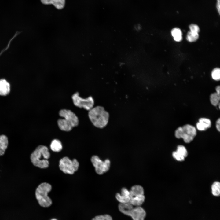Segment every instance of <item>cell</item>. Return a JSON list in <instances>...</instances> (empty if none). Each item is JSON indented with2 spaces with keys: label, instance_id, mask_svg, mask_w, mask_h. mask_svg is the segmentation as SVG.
I'll use <instances>...</instances> for the list:
<instances>
[{
  "label": "cell",
  "instance_id": "6da1fadb",
  "mask_svg": "<svg viewBox=\"0 0 220 220\" xmlns=\"http://www.w3.org/2000/svg\"><path fill=\"white\" fill-rule=\"evenodd\" d=\"M60 116L63 118L57 121L59 128L66 131L71 130L72 128L77 126L79 121L78 117L73 112L69 110L62 109L59 112Z\"/></svg>",
  "mask_w": 220,
  "mask_h": 220
},
{
  "label": "cell",
  "instance_id": "7a4b0ae2",
  "mask_svg": "<svg viewBox=\"0 0 220 220\" xmlns=\"http://www.w3.org/2000/svg\"><path fill=\"white\" fill-rule=\"evenodd\" d=\"M50 157L48 148L40 145L37 147L30 156V160L33 164L41 168H47L49 165L48 159Z\"/></svg>",
  "mask_w": 220,
  "mask_h": 220
},
{
  "label": "cell",
  "instance_id": "3957f363",
  "mask_svg": "<svg viewBox=\"0 0 220 220\" xmlns=\"http://www.w3.org/2000/svg\"><path fill=\"white\" fill-rule=\"evenodd\" d=\"M89 118L93 124L96 127L102 128L107 125L109 117L108 113L104 108L97 106L89 110Z\"/></svg>",
  "mask_w": 220,
  "mask_h": 220
},
{
  "label": "cell",
  "instance_id": "277c9868",
  "mask_svg": "<svg viewBox=\"0 0 220 220\" xmlns=\"http://www.w3.org/2000/svg\"><path fill=\"white\" fill-rule=\"evenodd\" d=\"M133 206L129 203H120L118 208L121 212L130 216L133 220H144L146 215L145 210L140 206Z\"/></svg>",
  "mask_w": 220,
  "mask_h": 220
},
{
  "label": "cell",
  "instance_id": "5b68a950",
  "mask_svg": "<svg viewBox=\"0 0 220 220\" xmlns=\"http://www.w3.org/2000/svg\"><path fill=\"white\" fill-rule=\"evenodd\" d=\"M52 189V186L46 182L40 184L36 189L35 195L39 204L42 207H49L52 204V201L48 196V193Z\"/></svg>",
  "mask_w": 220,
  "mask_h": 220
},
{
  "label": "cell",
  "instance_id": "8992f818",
  "mask_svg": "<svg viewBox=\"0 0 220 220\" xmlns=\"http://www.w3.org/2000/svg\"><path fill=\"white\" fill-rule=\"evenodd\" d=\"M196 134L195 127L189 124H186L178 127L176 130L175 135L178 138H182L185 142L189 143L192 141Z\"/></svg>",
  "mask_w": 220,
  "mask_h": 220
},
{
  "label": "cell",
  "instance_id": "52a82bcc",
  "mask_svg": "<svg viewBox=\"0 0 220 220\" xmlns=\"http://www.w3.org/2000/svg\"><path fill=\"white\" fill-rule=\"evenodd\" d=\"M79 166V163L76 159L71 160L67 157L63 158L59 161V168L65 174H73L78 170Z\"/></svg>",
  "mask_w": 220,
  "mask_h": 220
},
{
  "label": "cell",
  "instance_id": "ba28073f",
  "mask_svg": "<svg viewBox=\"0 0 220 220\" xmlns=\"http://www.w3.org/2000/svg\"><path fill=\"white\" fill-rule=\"evenodd\" d=\"M72 99L75 106L87 110L92 108L94 104V100L91 96L83 98L80 97L78 92L74 94L72 96Z\"/></svg>",
  "mask_w": 220,
  "mask_h": 220
},
{
  "label": "cell",
  "instance_id": "9c48e42d",
  "mask_svg": "<svg viewBox=\"0 0 220 220\" xmlns=\"http://www.w3.org/2000/svg\"><path fill=\"white\" fill-rule=\"evenodd\" d=\"M91 160L95 168L96 172L99 174H103L110 168V162L108 159L103 161L97 156L94 155L92 157Z\"/></svg>",
  "mask_w": 220,
  "mask_h": 220
},
{
  "label": "cell",
  "instance_id": "30bf717a",
  "mask_svg": "<svg viewBox=\"0 0 220 220\" xmlns=\"http://www.w3.org/2000/svg\"><path fill=\"white\" fill-rule=\"evenodd\" d=\"M188 155V152L186 148L183 145H179L177 150L173 152L172 156L174 158L178 161H182L184 160Z\"/></svg>",
  "mask_w": 220,
  "mask_h": 220
},
{
  "label": "cell",
  "instance_id": "8fae6325",
  "mask_svg": "<svg viewBox=\"0 0 220 220\" xmlns=\"http://www.w3.org/2000/svg\"><path fill=\"white\" fill-rule=\"evenodd\" d=\"M116 197L120 203H129L130 199L129 191L126 188H123L121 190V194L117 193Z\"/></svg>",
  "mask_w": 220,
  "mask_h": 220
},
{
  "label": "cell",
  "instance_id": "7c38bea8",
  "mask_svg": "<svg viewBox=\"0 0 220 220\" xmlns=\"http://www.w3.org/2000/svg\"><path fill=\"white\" fill-rule=\"evenodd\" d=\"M211 126V122L208 119L201 118L196 123L197 129L200 131H204L210 128Z\"/></svg>",
  "mask_w": 220,
  "mask_h": 220
},
{
  "label": "cell",
  "instance_id": "4fadbf2b",
  "mask_svg": "<svg viewBox=\"0 0 220 220\" xmlns=\"http://www.w3.org/2000/svg\"><path fill=\"white\" fill-rule=\"evenodd\" d=\"M41 2L44 5H53L58 9H61L64 8L65 3V0H40Z\"/></svg>",
  "mask_w": 220,
  "mask_h": 220
},
{
  "label": "cell",
  "instance_id": "5bb4252c",
  "mask_svg": "<svg viewBox=\"0 0 220 220\" xmlns=\"http://www.w3.org/2000/svg\"><path fill=\"white\" fill-rule=\"evenodd\" d=\"M10 91L9 83L5 79H0V95L6 96Z\"/></svg>",
  "mask_w": 220,
  "mask_h": 220
},
{
  "label": "cell",
  "instance_id": "9a60e30c",
  "mask_svg": "<svg viewBox=\"0 0 220 220\" xmlns=\"http://www.w3.org/2000/svg\"><path fill=\"white\" fill-rule=\"evenodd\" d=\"M145 198L144 195L137 196L131 198L129 203L133 206H140L144 202Z\"/></svg>",
  "mask_w": 220,
  "mask_h": 220
},
{
  "label": "cell",
  "instance_id": "2e32d148",
  "mask_svg": "<svg viewBox=\"0 0 220 220\" xmlns=\"http://www.w3.org/2000/svg\"><path fill=\"white\" fill-rule=\"evenodd\" d=\"M8 140L7 137L5 135L0 136V156L4 154L8 147Z\"/></svg>",
  "mask_w": 220,
  "mask_h": 220
},
{
  "label": "cell",
  "instance_id": "e0dca14e",
  "mask_svg": "<svg viewBox=\"0 0 220 220\" xmlns=\"http://www.w3.org/2000/svg\"><path fill=\"white\" fill-rule=\"evenodd\" d=\"M130 198L137 196L144 195L143 187L139 185H135L132 187L129 191Z\"/></svg>",
  "mask_w": 220,
  "mask_h": 220
},
{
  "label": "cell",
  "instance_id": "ac0fdd59",
  "mask_svg": "<svg viewBox=\"0 0 220 220\" xmlns=\"http://www.w3.org/2000/svg\"><path fill=\"white\" fill-rule=\"evenodd\" d=\"M51 149L53 152H59L62 149V146L61 141L59 140L55 139L51 142L50 145Z\"/></svg>",
  "mask_w": 220,
  "mask_h": 220
},
{
  "label": "cell",
  "instance_id": "d6986e66",
  "mask_svg": "<svg viewBox=\"0 0 220 220\" xmlns=\"http://www.w3.org/2000/svg\"><path fill=\"white\" fill-rule=\"evenodd\" d=\"M171 33L175 41L180 42L182 39V32L179 28H173L171 31Z\"/></svg>",
  "mask_w": 220,
  "mask_h": 220
},
{
  "label": "cell",
  "instance_id": "ffe728a7",
  "mask_svg": "<svg viewBox=\"0 0 220 220\" xmlns=\"http://www.w3.org/2000/svg\"><path fill=\"white\" fill-rule=\"evenodd\" d=\"M212 194L216 196H219L220 194V183L218 182H215L211 186Z\"/></svg>",
  "mask_w": 220,
  "mask_h": 220
},
{
  "label": "cell",
  "instance_id": "44dd1931",
  "mask_svg": "<svg viewBox=\"0 0 220 220\" xmlns=\"http://www.w3.org/2000/svg\"><path fill=\"white\" fill-rule=\"evenodd\" d=\"M220 94L216 92L211 94L210 96V100L211 104L214 106H217L219 103Z\"/></svg>",
  "mask_w": 220,
  "mask_h": 220
},
{
  "label": "cell",
  "instance_id": "7402d4cb",
  "mask_svg": "<svg viewBox=\"0 0 220 220\" xmlns=\"http://www.w3.org/2000/svg\"><path fill=\"white\" fill-rule=\"evenodd\" d=\"M199 37L198 33L189 31L187 35L186 39L189 42H194L196 41Z\"/></svg>",
  "mask_w": 220,
  "mask_h": 220
},
{
  "label": "cell",
  "instance_id": "603a6c76",
  "mask_svg": "<svg viewBox=\"0 0 220 220\" xmlns=\"http://www.w3.org/2000/svg\"><path fill=\"white\" fill-rule=\"evenodd\" d=\"M211 76L213 79L219 81L220 79V70L219 68L214 69L211 73Z\"/></svg>",
  "mask_w": 220,
  "mask_h": 220
},
{
  "label": "cell",
  "instance_id": "cb8c5ba5",
  "mask_svg": "<svg viewBox=\"0 0 220 220\" xmlns=\"http://www.w3.org/2000/svg\"><path fill=\"white\" fill-rule=\"evenodd\" d=\"M92 220H112V219L110 215L107 214L97 216Z\"/></svg>",
  "mask_w": 220,
  "mask_h": 220
},
{
  "label": "cell",
  "instance_id": "d4e9b609",
  "mask_svg": "<svg viewBox=\"0 0 220 220\" xmlns=\"http://www.w3.org/2000/svg\"><path fill=\"white\" fill-rule=\"evenodd\" d=\"M190 31L198 33L200 31V28L196 24H192L189 26Z\"/></svg>",
  "mask_w": 220,
  "mask_h": 220
},
{
  "label": "cell",
  "instance_id": "484cf974",
  "mask_svg": "<svg viewBox=\"0 0 220 220\" xmlns=\"http://www.w3.org/2000/svg\"><path fill=\"white\" fill-rule=\"evenodd\" d=\"M220 118H218L216 122V127L217 128V129L218 131H220Z\"/></svg>",
  "mask_w": 220,
  "mask_h": 220
},
{
  "label": "cell",
  "instance_id": "4316f807",
  "mask_svg": "<svg viewBox=\"0 0 220 220\" xmlns=\"http://www.w3.org/2000/svg\"><path fill=\"white\" fill-rule=\"evenodd\" d=\"M216 8L218 12L220 14V0H217Z\"/></svg>",
  "mask_w": 220,
  "mask_h": 220
},
{
  "label": "cell",
  "instance_id": "83f0119b",
  "mask_svg": "<svg viewBox=\"0 0 220 220\" xmlns=\"http://www.w3.org/2000/svg\"><path fill=\"white\" fill-rule=\"evenodd\" d=\"M215 89H216V92L218 94H220V86H217L216 87Z\"/></svg>",
  "mask_w": 220,
  "mask_h": 220
},
{
  "label": "cell",
  "instance_id": "f1b7e54d",
  "mask_svg": "<svg viewBox=\"0 0 220 220\" xmlns=\"http://www.w3.org/2000/svg\"><path fill=\"white\" fill-rule=\"evenodd\" d=\"M57 220L55 219H52V220Z\"/></svg>",
  "mask_w": 220,
  "mask_h": 220
}]
</instances>
